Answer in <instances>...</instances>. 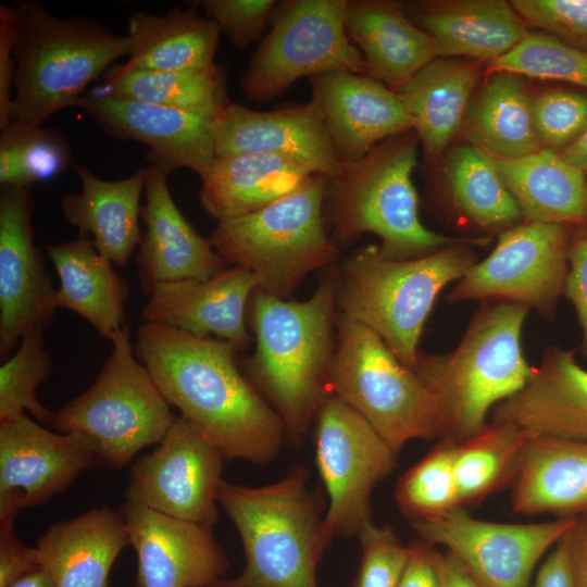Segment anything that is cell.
Instances as JSON below:
<instances>
[{
  "label": "cell",
  "mask_w": 587,
  "mask_h": 587,
  "mask_svg": "<svg viewBox=\"0 0 587 587\" xmlns=\"http://www.w3.org/2000/svg\"><path fill=\"white\" fill-rule=\"evenodd\" d=\"M134 351L170 405L196 424L226 460L264 465L276 458L285 427L240 372L230 344L145 323Z\"/></svg>",
  "instance_id": "6da1fadb"
},
{
  "label": "cell",
  "mask_w": 587,
  "mask_h": 587,
  "mask_svg": "<svg viewBox=\"0 0 587 587\" xmlns=\"http://www.w3.org/2000/svg\"><path fill=\"white\" fill-rule=\"evenodd\" d=\"M337 270L330 268L304 301L255 289L248 319L255 346L246 376L280 417L286 435L299 442L330 395L336 347Z\"/></svg>",
  "instance_id": "7a4b0ae2"
},
{
  "label": "cell",
  "mask_w": 587,
  "mask_h": 587,
  "mask_svg": "<svg viewBox=\"0 0 587 587\" xmlns=\"http://www.w3.org/2000/svg\"><path fill=\"white\" fill-rule=\"evenodd\" d=\"M528 311L514 302H480L454 349L419 350L412 370L438 403L439 439L460 442L476 435L494 408L526 385L534 369L522 348Z\"/></svg>",
  "instance_id": "3957f363"
},
{
  "label": "cell",
  "mask_w": 587,
  "mask_h": 587,
  "mask_svg": "<svg viewBox=\"0 0 587 587\" xmlns=\"http://www.w3.org/2000/svg\"><path fill=\"white\" fill-rule=\"evenodd\" d=\"M308 480L298 464L263 486L220 482L217 503L240 536L246 564L213 587H319L317 565L332 537L322 496Z\"/></svg>",
  "instance_id": "277c9868"
},
{
  "label": "cell",
  "mask_w": 587,
  "mask_h": 587,
  "mask_svg": "<svg viewBox=\"0 0 587 587\" xmlns=\"http://www.w3.org/2000/svg\"><path fill=\"white\" fill-rule=\"evenodd\" d=\"M470 242L462 239L408 260L385 257L376 245L361 247L337 268V308L374 332L413 369L438 295L477 262Z\"/></svg>",
  "instance_id": "5b68a950"
},
{
  "label": "cell",
  "mask_w": 587,
  "mask_h": 587,
  "mask_svg": "<svg viewBox=\"0 0 587 587\" xmlns=\"http://www.w3.org/2000/svg\"><path fill=\"white\" fill-rule=\"evenodd\" d=\"M419 142L413 129L395 135L328 178L324 215L337 243L371 233L385 257L408 260L462 240L428 229L420 218L412 183Z\"/></svg>",
  "instance_id": "8992f818"
},
{
  "label": "cell",
  "mask_w": 587,
  "mask_h": 587,
  "mask_svg": "<svg viewBox=\"0 0 587 587\" xmlns=\"http://www.w3.org/2000/svg\"><path fill=\"white\" fill-rule=\"evenodd\" d=\"M16 11V63L12 122L41 126L53 113L77 105L87 86L117 59L129 55L126 36L89 18H59L35 1Z\"/></svg>",
  "instance_id": "52a82bcc"
},
{
  "label": "cell",
  "mask_w": 587,
  "mask_h": 587,
  "mask_svg": "<svg viewBox=\"0 0 587 587\" xmlns=\"http://www.w3.org/2000/svg\"><path fill=\"white\" fill-rule=\"evenodd\" d=\"M327 182L312 174L287 196L220 221L209 238L212 247L225 263L252 273L258 289L287 299L310 273L340 259L325 228Z\"/></svg>",
  "instance_id": "ba28073f"
},
{
  "label": "cell",
  "mask_w": 587,
  "mask_h": 587,
  "mask_svg": "<svg viewBox=\"0 0 587 587\" xmlns=\"http://www.w3.org/2000/svg\"><path fill=\"white\" fill-rule=\"evenodd\" d=\"M328 389L396 453L413 439H439L438 403L423 379L379 336L340 312Z\"/></svg>",
  "instance_id": "9c48e42d"
},
{
  "label": "cell",
  "mask_w": 587,
  "mask_h": 587,
  "mask_svg": "<svg viewBox=\"0 0 587 587\" xmlns=\"http://www.w3.org/2000/svg\"><path fill=\"white\" fill-rule=\"evenodd\" d=\"M111 341L113 351L95 383L54 413L50 425L88 435L100 449L103 467L121 470L141 449L159 444L177 416L137 359L128 326Z\"/></svg>",
  "instance_id": "30bf717a"
},
{
  "label": "cell",
  "mask_w": 587,
  "mask_h": 587,
  "mask_svg": "<svg viewBox=\"0 0 587 587\" xmlns=\"http://www.w3.org/2000/svg\"><path fill=\"white\" fill-rule=\"evenodd\" d=\"M346 4L347 0L277 2L271 29L241 77L245 96L265 102L302 77L334 71L367 75L362 53L346 33Z\"/></svg>",
  "instance_id": "8fae6325"
},
{
  "label": "cell",
  "mask_w": 587,
  "mask_h": 587,
  "mask_svg": "<svg viewBox=\"0 0 587 587\" xmlns=\"http://www.w3.org/2000/svg\"><path fill=\"white\" fill-rule=\"evenodd\" d=\"M571 228L523 222L502 233L494 250L455 282L447 300L514 302L553 320L569 268Z\"/></svg>",
  "instance_id": "7c38bea8"
},
{
  "label": "cell",
  "mask_w": 587,
  "mask_h": 587,
  "mask_svg": "<svg viewBox=\"0 0 587 587\" xmlns=\"http://www.w3.org/2000/svg\"><path fill=\"white\" fill-rule=\"evenodd\" d=\"M314 422L315 462L328 497L327 530L332 538L358 535L371 520L373 489L394 471L398 453L333 395L324 400Z\"/></svg>",
  "instance_id": "4fadbf2b"
},
{
  "label": "cell",
  "mask_w": 587,
  "mask_h": 587,
  "mask_svg": "<svg viewBox=\"0 0 587 587\" xmlns=\"http://www.w3.org/2000/svg\"><path fill=\"white\" fill-rule=\"evenodd\" d=\"M575 517L534 523L476 519L459 509L417 520L419 537L445 547L480 587H529L540 559L571 529Z\"/></svg>",
  "instance_id": "5bb4252c"
},
{
  "label": "cell",
  "mask_w": 587,
  "mask_h": 587,
  "mask_svg": "<svg viewBox=\"0 0 587 587\" xmlns=\"http://www.w3.org/2000/svg\"><path fill=\"white\" fill-rule=\"evenodd\" d=\"M225 461L220 448L196 424L178 416L159 446L132 464L126 501L213 527L218 519L216 494Z\"/></svg>",
  "instance_id": "9a60e30c"
},
{
  "label": "cell",
  "mask_w": 587,
  "mask_h": 587,
  "mask_svg": "<svg viewBox=\"0 0 587 587\" xmlns=\"http://www.w3.org/2000/svg\"><path fill=\"white\" fill-rule=\"evenodd\" d=\"M103 467L97 442L79 432L53 433L28 415L0 423V524L64 492L86 470Z\"/></svg>",
  "instance_id": "2e32d148"
},
{
  "label": "cell",
  "mask_w": 587,
  "mask_h": 587,
  "mask_svg": "<svg viewBox=\"0 0 587 587\" xmlns=\"http://www.w3.org/2000/svg\"><path fill=\"white\" fill-rule=\"evenodd\" d=\"M57 290L34 245L28 188L0 195V355L20 339L43 332L57 311Z\"/></svg>",
  "instance_id": "e0dca14e"
},
{
  "label": "cell",
  "mask_w": 587,
  "mask_h": 587,
  "mask_svg": "<svg viewBox=\"0 0 587 587\" xmlns=\"http://www.w3.org/2000/svg\"><path fill=\"white\" fill-rule=\"evenodd\" d=\"M122 513L137 554L136 587H213L229 561L212 527L124 502Z\"/></svg>",
  "instance_id": "ac0fdd59"
},
{
  "label": "cell",
  "mask_w": 587,
  "mask_h": 587,
  "mask_svg": "<svg viewBox=\"0 0 587 587\" xmlns=\"http://www.w3.org/2000/svg\"><path fill=\"white\" fill-rule=\"evenodd\" d=\"M214 134L216 155H280L328 178L342 167L324 115L312 100L271 111L230 102L215 117Z\"/></svg>",
  "instance_id": "d6986e66"
},
{
  "label": "cell",
  "mask_w": 587,
  "mask_h": 587,
  "mask_svg": "<svg viewBox=\"0 0 587 587\" xmlns=\"http://www.w3.org/2000/svg\"><path fill=\"white\" fill-rule=\"evenodd\" d=\"M105 132L147 145L153 159L203 178L216 158V116L87 91L77 105Z\"/></svg>",
  "instance_id": "ffe728a7"
},
{
  "label": "cell",
  "mask_w": 587,
  "mask_h": 587,
  "mask_svg": "<svg viewBox=\"0 0 587 587\" xmlns=\"http://www.w3.org/2000/svg\"><path fill=\"white\" fill-rule=\"evenodd\" d=\"M257 287L253 274L237 266L204 280L159 283L148 292L141 317L145 323L224 340L238 352L251 341L246 319Z\"/></svg>",
  "instance_id": "44dd1931"
},
{
  "label": "cell",
  "mask_w": 587,
  "mask_h": 587,
  "mask_svg": "<svg viewBox=\"0 0 587 587\" xmlns=\"http://www.w3.org/2000/svg\"><path fill=\"white\" fill-rule=\"evenodd\" d=\"M172 170L152 158L147 167L146 203L141 208L146 230L137 255L139 279L147 295L155 284L204 280L225 268L210 240L198 234L175 204L167 187Z\"/></svg>",
  "instance_id": "7402d4cb"
},
{
  "label": "cell",
  "mask_w": 587,
  "mask_h": 587,
  "mask_svg": "<svg viewBox=\"0 0 587 587\" xmlns=\"http://www.w3.org/2000/svg\"><path fill=\"white\" fill-rule=\"evenodd\" d=\"M341 163L358 160L377 143L412 129L398 96L369 75L334 71L309 78Z\"/></svg>",
  "instance_id": "603a6c76"
},
{
  "label": "cell",
  "mask_w": 587,
  "mask_h": 587,
  "mask_svg": "<svg viewBox=\"0 0 587 587\" xmlns=\"http://www.w3.org/2000/svg\"><path fill=\"white\" fill-rule=\"evenodd\" d=\"M489 422L511 424L528 435L587 442V370L575 351L547 347L526 385L497 404Z\"/></svg>",
  "instance_id": "cb8c5ba5"
},
{
  "label": "cell",
  "mask_w": 587,
  "mask_h": 587,
  "mask_svg": "<svg viewBox=\"0 0 587 587\" xmlns=\"http://www.w3.org/2000/svg\"><path fill=\"white\" fill-rule=\"evenodd\" d=\"M403 9L434 40L438 58L490 63L528 32L512 4L502 0L413 1Z\"/></svg>",
  "instance_id": "d4e9b609"
},
{
  "label": "cell",
  "mask_w": 587,
  "mask_h": 587,
  "mask_svg": "<svg viewBox=\"0 0 587 587\" xmlns=\"http://www.w3.org/2000/svg\"><path fill=\"white\" fill-rule=\"evenodd\" d=\"M128 545L122 513L103 505L52 524L35 548L54 587H108L111 569Z\"/></svg>",
  "instance_id": "484cf974"
},
{
  "label": "cell",
  "mask_w": 587,
  "mask_h": 587,
  "mask_svg": "<svg viewBox=\"0 0 587 587\" xmlns=\"http://www.w3.org/2000/svg\"><path fill=\"white\" fill-rule=\"evenodd\" d=\"M345 27L367 75L396 92L438 58L434 40L411 22L399 1L347 0Z\"/></svg>",
  "instance_id": "4316f807"
},
{
  "label": "cell",
  "mask_w": 587,
  "mask_h": 587,
  "mask_svg": "<svg viewBox=\"0 0 587 587\" xmlns=\"http://www.w3.org/2000/svg\"><path fill=\"white\" fill-rule=\"evenodd\" d=\"M511 504L527 516L576 517L587 512V442L528 435Z\"/></svg>",
  "instance_id": "83f0119b"
},
{
  "label": "cell",
  "mask_w": 587,
  "mask_h": 587,
  "mask_svg": "<svg viewBox=\"0 0 587 587\" xmlns=\"http://www.w3.org/2000/svg\"><path fill=\"white\" fill-rule=\"evenodd\" d=\"M82 183L78 193L65 195L61 208L66 221L88 234L97 250L114 265L125 268L141 242L140 197L147 168L121 180H104L75 164Z\"/></svg>",
  "instance_id": "f1b7e54d"
},
{
  "label": "cell",
  "mask_w": 587,
  "mask_h": 587,
  "mask_svg": "<svg viewBox=\"0 0 587 587\" xmlns=\"http://www.w3.org/2000/svg\"><path fill=\"white\" fill-rule=\"evenodd\" d=\"M47 252L59 275L57 305L85 319L103 338L112 340L125 325L128 286L113 263L96 248L88 234L48 245Z\"/></svg>",
  "instance_id": "f546056e"
},
{
  "label": "cell",
  "mask_w": 587,
  "mask_h": 587,
  "mask_svg": "<svg viewBox=\"0 0 587 587\" xmlns=\"http://www.w3.org/2000/svg\"><path fill=\"white\" fill-rule=\"evenodd\" d=\"M482 64L436 58L397 91L429 160H437L461 129Z\"/></svg>",
  "instance_id": "4dcf8cb0"
},
{
  "label": "cell",
  "mask_w": 587,
  "mask_h": 587,
  "mask_svg": "<svg viewBox=\"0 0 587 587\" xmlns=\"http://www.w3.org/2000/svg\"><path fill=\"white\" fill-rule=\"evenodd\" d=\"M312 174L303 164L280 155L218 154L201 178L200 202L218 222L234 218L287 196Z\"/></svg>",
  "instance_id": "1f68e13d"
},
{
  "label": "cell",
  "mask_w": 587,
  "mask_h": 587,
  "mask_svg": "<svg viewBox=\"0 0 587 587\" xmlns=\"http://www.w3.org/2000/svg\"><path fill=\"white\" fill-rule=\"evenodd\" d=\"M492 158L525 222L587 224L585 173L559 152L542 148L522 158Z\"/></svg>",
  "instance_id": "d6a6232c"
},
{
  "label": "cell",
  "mask_w": 587,
  "mask_h": 587,
  "mask_svg": "<svg viewBox=\"0 0 587 587\" xmlns=\"http://www.w3.org/2000/svg\"><path fill=\"white\" fill-rule=\"evenodd\" d=\"M488 74L464 116L460 129L463 138L498 158H522L541 150L534 97L520 76L508 72Z\"/></svg>",
  "instance_id": "836d02e7"
},
{
  "label": "cell",
  "mask_w": 587,
  "mask_h": 587,
  "mask_svg": "<svg viewBox=\"0 0 587 587\" xmlns=\"http://www.w3.org/2000/svg\"><path fill=\"white\" fill-rule=\"evenodd\" d=\"M130 42L127 66L147 71H182L214 62L220 28L195 8L165 15L133 12L127 22Z\"/></svg>",
  "instance_id": "e575fe53"
},
{
  "label": "cell",
  "mask_w": 587,
  "mask_h": 587,
  "mask_svg": "<svg viewBox=\"0 0 587 587\" xmlns=\"http://www.w3.org/2000/svg\"><path fill=\"white\" fill-rule=\"evenodd\" d=\"M226 76L225 67L216 63L182 71H147L124 63L110 67L95 89L120 99L217 116L232 102Z\"/></svg>",
  "instance_id": "d590c367"
},
{
  "label": "cell",
  "mask_w": 587,
  "mask_h": 587,
  "mask_svg": "<svg viewBox=\"0 0 587 587\" xmlns=\"http://www.w3.org/2000/svg\"><path fill=\"white\" fill-rule=\"evenodd\" d=\"M441 173L455 208L479 229L501 235L525 222L492 155L480 148L455 147Z\"/></svg>",
  "instance_id": "8d00e7d4"
},
{
  "label": "cell",
  "mask_w": 587,
  "mask_h": 587,
  "mask_svg": "<svg viewBox=\"0 0 587 587\" xmlns=\"http://www.w3.org/2000/svg\"><path fill=\"white\" fill-rule=\"evenodd\" d=\"M528 434L505 423H491L454 444L453 464L463 508L513 483Z\"/></svg>",
  "instance_id": "74e56055"
},
{
  "label": "cell",
  "mask_w": 587,
  "mask_h": 587,
  "mask_svg": "<svg viewBox=\"0 0 587 587\" xmlns=\"http://www.w3.org/2000/svg\"><path fill=\"white\" fill-rule=\"evenodd\" d=\"M71 161L61 133L41 126L12 122L0 136V183L28 188L54 178Z\"/></svg>",
  "instance_id": "f35d334b"
},
{
  "label": "cell",
  "mask_w": 587,
  "mask_h": 587,
  "mask_svg": "<svg viewBox=\"0 0 587 587\" xmlns=\"http://www.w3.org/2000/svg\"><path fill=\"white\" fill-rule=\"evenodd\" d=\"M454 444L438 439L432 450L398 480L396 502L411 522L463 509L454 473Z\"/></svg>",
  "instance_id": "ab89813d"
},
{
  "label": "cell",
  "mask_w": 587,
  "mask_h": 587,
  "mask_svg": "<svg viewBox=\"0 0 587 587\" xmlns=\"http://www.w3.org/2000/svg\"><path fill=\"white\" fill-rule=\"evenodd\" d=\"M52 374V359L43 332L21 339L17 350L0 366V423L17 421L30 412L38 421L51 424L54 413L37 398L38 386Z\"/></svg>",
  "instance_id": "60d3db41"
},
{
  "label": "cell",
  "mask_w": 587,
  "mask_h": 587,
  "mask_svg": "<svg viewBox=\"0 0 587 587\" xmlns=\"http://www.w3.org/2000/svg\"><path fill=\"white\" fill-rule=\"evenodd\" d=\"M490 72L562 80L587 88V50L550 34L527 32L511 51L489 63Z\"/></svg>",
  "instance_id": "b9f144b4"
},
{
  "label": "cell",
  "mask_w": 587,
  "mask_h": 587,
  "mask_svg": "<svg viewBox=\"0 0 587 587\" xmlns=\"http://www.w3.org/2000/svg\"><path fill=\"white\" fill-rule=\"evenodd\" d=\"M533 112L542 148L560 152L587 128V95L546 90L534 98Z\"/></svg>",
  "instance_id": "7bdbcfd3"
},
{
  "label": "cell",
  "mask_w": 587,
  "mask_h": 587,
  "mask_svg": "<svg viewBox=\"0 0 587 587\" xmlns=\"http://www.w3.org/2000/svg\"><path fill=\"white\" fill-rule=\"evenodd\" d=\"M361 564L355 587H397L409 559L404 546L390 526L367 521L357 535Z\"/></svg>",
  "instance_id": "ee69618b"
},
{
  "label": "cell",
  "mask_w": 587,
  "mask_h": 587,
  "mask_svg": "<svg viewBox=\"0 0 587 587\" xmlns=\"http://www.w3.org/2000/svg\"><path fill=\"white\" fill-rule=\"evenodd\" d=\"M525 24L587 50V0H513Z\"/></svg>",
  "instance_id": "f6af8a7d"
},
{
  "label": "cell",
  "mask_w": 587,
  "mask_h": 587,
  "mask_svg": "<svg viewBox=\"0 0 587 587\" xmlns=\"http://www.w3.org/2000/svg\"><path fill=\"white\" fill-rule=\"evenodd\" d=\"M201 7L239 49L255 41L271 20L277 4L274 0H201L193 2Z\"/></svg>",
  "instance_id": "bcb514c9"
},
{
  "label": "cell",
  "mask_w": 587,
  "mask_h": 587,
  "mask_svg": "<svg viewBox=\"0 0 587 587\" xmlns=\"http://www.w3.org/2000/svg\"><path fill=\"white\" fill-rule=\"evenodd\" d=\"M563 296L575 309L582 330L580 350L587 358V225L571 228Z\"/></svg>",
  "instance_id": "7dc6e473"
},
{
  "label": "cell",
  "mask_w": 587,
  "mask_h": 587,
  "mask_svg": "<svg viewBox=\"0 0 587 587\" xmlns=\"http://www.w3.org/2000/svg\"><path fill=\"white\" fill-rule=\"evenodd\" d=\"M16 35V11L14 7L0 5V128L12 123L13 96L16 63L14 45Z\"/></svg>",
  "instance_id": "c3c4849f"
},
{
  "label": "cell",
  "mask_w": 587,
  "mask_h": 587,
  "mask_svg": "<svg viewBox=\"0 0 587 587\" xmlns=\"http://www.w3.org/2000/svg\"><path fill=\"white\" fill-rule=\"evenodd\" d=\"M39 569L36 548L22 542L14 523L0 524V587H10Z\"/></svg>",
  "instance_id": "681fc988"
},
{
  "label": "cell",
  "mask_w": 587,
  "mask_h": 587,
  "mask_svg": "<svg viewBox=\"0 0 587 587\" xmlns=\"http://www.w3.org/2000/svg\"><path fill=\"white\" fill-rule=\"evenodd\" d=\"M439 552L419 538L409 545V559L397 587H441Z\"/></svg>",
  "instance_id": "f907efd6"
},
{
  "label": "cell",
  "mask_w": 587,
  "mask_h": 587,
  "mask_svg": "<svg viewBox=\"0 0 587 587\" xmlns=\"http://www.w3.org/2000/svg\"><path fill=\"white\" fill-rule=\"evenodd\" d=\"M533 587H575L570 566L567 534L549 551Z\"/></svg>",
  "instance_id": "816d5d0a"
},
{
  "label": "cell",
  "mask_w": 587,
  "mask_h": 587,
  "mask_svg": "<svg viewBox=\"0 0 587 587\" xmlns=\"http://www.w3.org/2000/svg\"><path fill=\"white\" fill-rule=\"evenodd\" d=\"M567 544L575 587H587V512L575 517L567 533Z\"/></svg>",
  "instance_id": "f5cc1de1"
},
{
  "label": "cell",
  "mask_w": 587,
  "mask_h": 587,
  "mask_svg": "<svg viewBox=\"0 0 587 587\" xmlns=\"http://www.w3.org/2000/svg\"><path fill=\"white\" fill-rule=\"evenodd\" d=\"M441 587H480L459 561L448 553L440 558Z\"/></svg>",
  "instance_id": "db71d44e"
},
{
  "label": "cell",
  "mask_w": 587,
  "mask_h": 587,
  "mask_svg": "<svg viewBox=\"0 0 587 587\" xmlns=\"http://www.w3.org/2000/svg\"><path fill=\"white\" fill-rule=\"evenodd\" d=\"M560 155L579 168L584 173L587 172V128L585 132L569 147L559 152Z\"/></svg>",
  "instance_id": "11a10c76"
},
{
  "label": "cell",
  "mask_w": 587,
  "mask_h": 587,
  "mask_svg": "<svg viewBox=\"0 0 587 587\" xmlns=\"http://www.w3.org/2000/svg\"><path fill=\"white\" fill-rule=\"evenodd\" d=\"M10 587H54L51 577L42 569L21 578Z\"/></svg>",
  "instance_id": "9f6ffc18"
},
{
  "label": "cell",
  "mask_w": 587,
  "mask_h": 587,
  "mask_svg": "<svg viewBox=\"0 0 587 587\" xmlns=\"http://www.w3.org/2000/svg\"><path fill=\"white\" fill-rule=\"evenodd\" d=\"M585 198H586V212H587V180H586V191H585ZM587 225V224H586Z\"/></svg>",
  "instance_id": "6f0895ef"
}]
</instances>
